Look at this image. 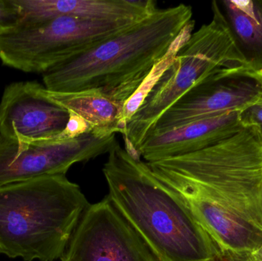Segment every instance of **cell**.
Masks as SVG:
<instances>
[{
    "instance_id": "1",
    "label": "cell",
    "mask_w": 262,
    "mask_h": 261,
    "mask_svg": "<svg viewBox=\"0 0 262 261\" xmlns=\"http://www.w3.org/2000/svg\"><path fill=\"white\" fill-rule=\"evenodd\" d=\"M223 251L262 246V136L243 127L193 153L146 162Z\"/></svg>"
},
{
    "instance_id": "2",
    "label": "cell",
    "mask_w": 262,
    "mask_h": 261,
    "mask_svg": "<svg viewBox=\"0 0 262 261\" xmlns=\"http://www.w3.org/2000/svg\"><path fill=\"white\" fill-rule=\"evenodd\" d=\"M190 6L157 9L84 55L43 75L57 93L97 90L126 103L193 22Z\"/></svg>"
},
{
    "instance_id": "3",
    "label": "cell",
    "mask_w": 262,
    "mask_h": 261,
    "mask_svg": "<svg viewBox=\"0 0 262 261\" xmlns=\"http://www.w3.org/2000/svg\"><path fill=\"white\" fill-rule=\"evenodd\" d=\"M115 206L160 261H220L223 250L146 162L118 142L103 167Z\"/></svg>"
},
{
    "instance_id": "4",
    "label": "cell",
    "mask_w": 262,
    "mask_h": 261,
    "mask_svg": "<svg viewBox=\"0 0 262 261\" xmlns=\"http://www.w3.org/2000/svg\"><path fill=\"white\" fill-rule=\"evenodd\" d=\"M89 205L66 175L0 186V254L25 261L61 259Z\"/></svg>"
},
{
    "instance_id": "5",
    "label": "cell",
    "mask_w": 262,
    "mask_h": 261,
    "mask_svg": "<svg viewBox=\"0 0 262 261\" xmlns=\"http://www.w3.org/2000/svg\"><path fill=\"white\" fill-rule=\"evenodd\" d=\"M244 67L243 58L227 28L217 14L192 33L180 46L170 64L149 82L139 108L121 133L124 148L134 157L159 118L190 89L218 72Z\"/></svg>"
},
{
    "instance_id": "6",
    "label": "cell",
    "mask_w": 262,
    "mask_h": 261,
    "mask_svg": "<svg viewBox=\"0 0 262 261\" xmlns=\"http://www.w3.org/2000/svg\"><path fill=\"white\" fill-rule=\"evenodd\" d=\"M140 20L97 21L69 16L23 19L0 33V60L21 72L44 74L84 55Z\"/></svg>"
},
{
    "instance_id": "7",
    "label": "cell",
    "mask_w": 262,
    "mask_h": 261,
    "mask_svg": "<svg viewBox=\"0 0 262 261\" xmlns=\"http://www.w3.org/2000/svg\"><path fill=\"white\" fill-rule=\"evenodd\" d=\"M115 135L86 133L69 139L25 142L0 135V186L54 175L108 153Z\"/></svg>"
},
{
    "instance_id": "8",
    "label": "cell",
    "mask_w": 262,
    "mask_h": 261,
    "mask_svg": "<svg viewBox=\"0 0 262 261\" xmlns=\"http://www.w3.org/2000/svg\"><path fill=\"white\" fill-rule=\"evenodd\" d=\"M61 261H160L109 196L89 205Z\"/></svg>"
},
{
    "instance_id": "9",
    "label": "cell",
    "mask_w": 262,
    "mask_h": 261,
    "mask_svg": "<svg viewBox=\"0 0 262 261\" xmlns=\"http://www.w3.org/2000/svg\"><path fill=\"white\" fill-rule=\"evenodd\" d=\"M261 90V83L252 72L243 67L224 69L185 93L159 118L148 136L242 111L259 101Z\"/></svg>"
},
{
    "instance_id": "10",
    "label": "cell",
    "mask_w": 262,
    "mask_h": 261,
    "mask_svg": "<svg viewBox=\"0 0 262 261\" xmlns=\"http://www.w3.org/2000/svg\"><path fill=\"white\" fill-rule=\"evenodd\" d=\"M70 119L69 112L49 98L35 81L14 82L0 101V135L25 142L58 140Z\"/></svg>"
},
{
    "instance_id": "11",
    "label": "cell",
    "mask_w": 262,
    "mask_h": 261,
    "mask_svg": "<svg viewBox=\"0 0 262 261\" xmlns=\"http://www.w3.org/2000/svg\"><path fill=\"white\" fill-rule=\"evenodd\" d=\"M240 112L200 120L169 131L147 136L139 150L146 162L193 153L233 136L243 128Z\"/></svg>"
},
{
    "instance_id": "12",
    "label": "cell",
    "mask_w": 262,
    "mask_h": 261,
    "mask_svg": "<svg viewBox=\"0 0 262 261\" xmlns=\"http://www.w3.org/2000/svg\"><path fill=\"white\" fill-rule=\"evenodd\" d=\"M24 18L69 16L97 21L140 20L157 10L152 0H15Z\"/></svg>"
},
{
    "instance_id": "13",
    "label": "cell",
    "mask_w": 262,
    "mask_h": 261,
    "mask_svg": "<svg viewBox=\"0 0 262 261\" xmlns=\"http://www.w3.org/2000/svg\"><path fill=\"white\" fill-rule=\"evenodd\" d=\"M211 8L227 28L244 68L261 70L262 0H215Z\"/></svg>"
},
{
    "instance_id": "14",
    "label": "cell",
    "mask_w": 262,
    "mask_h": 261,
    "mask_svg": "<svg viewBox=\"0 0 262 261\" xmlns=\"http://www.w3.org/2000/svg\"><path fill=\"white\" fill-rule=\"evenodd\" d=\"M47 93L60 107L88 123L95 134L111 136L124 131L125 104L109 95L97 90L57 93L47 90Z\"/></svg>"
},
{
    "instance_id": "15",
    "label": "cell",
    "mask_w": 262,
    "mask_h": 261,
    "mask_svg": "<svg viewBox=\"0 0 262 261\" xmlns=\"http://www.w3.org/2000/svg\"><path fill=\"white\" fill-rule=\"evenodd\" d=\"M24 16L15 0H0V33L13 29Z\"/></svg>"
},
{
    "instance_id": "16",
    "label": "cell",
    "mask_w": 262,
    "mask_h": 261,
    "mask_svg": "<svg viewBox=\"0 0 262 261\" xmlns=\"http://www.w3.org/2000/svg\"><path fill=\"white\" fill-rule=\"evenodd\" d=\"M240 119L243 127H262V102L247 107L240 112Z\"/></svg>"
},
{
    "instance_id": "17",
    "label": "cell",
    "mask_w": 262,
    "mask_h": 261,
    "mask_svg": "<svg viewBox=\"0 0 262 261\" xmlns=\"http://www.w3.org/2000/svg\"><path fill=\"white\" fill-rule=\"evenodd\" d=\"M220 261H255L251 252L247 251H223Z\"/></svg>"
},
{
    "instance_id": "18",
    "label": "cell",
    "mask_w": 262,
    "mask_h": 261,
    "mask_svg": "<svg viewBox=\"0 0 262 261\" xmlns=\"http://www.w3.org/2000/svg\"><path fill=\"white\" fill-rule=\"evenodd\" d=\"M253 256L256 261H262V246L254 251Z\"/></svg>"
},
{
    "instance_id": "19",
    "label": "cell",
    "mask_w": 262,
    "mask_h": 261,
    "mask_svg": "<svg viewBox=\"0 0 262 261\" xmlns=\"http://www.w3.org/2000/svg\"><path fill=\"white\" fill-rule=\"evenodd\" d=\"M255 76L258 77V78H261L262 79V69L261 70H258V72H252Z\"/></svg>"
},
{
    "instance_id": "20",
    "label": "cell",
    "mask_w": 262,
    "mask_h": 261,
    "mask_svg": "<svg viewBox=\"0 0 262 261\" xmlns=\"http://www.w3.org/2000/svg\"><path fill=\"white\" fill-rule=\"evenodd\" d=\"M253 75H254V74H253ZM255 77H257V76H255ZM257 78H258V79L259 80L260 83H261V97H260L259 101H260V102H262V79H261V78H258V77H257Z\"/></svg>"
},
{
    "instance_id": "21",
    "label": "cell",
    "mask_w": 262,
    "mask_h": 261,
    "mask_svg": "<svg viewBox=\"0 0 262 261\" xmlns=\"http://www.w3.org/2000/svg\"><path fill=\"white\" fill-rule=\"evenodd\" d=\"M259 129H260V131H261V136H262V127H259Z\"/></svg>"
}]
</instances>
